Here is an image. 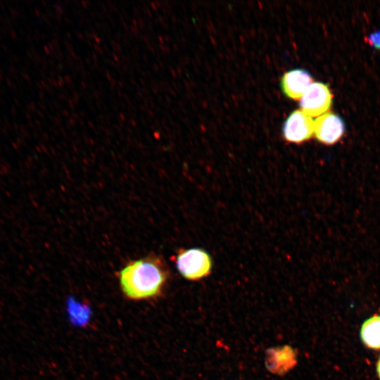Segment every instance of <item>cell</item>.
I'll use <instances>...</instances> for the list:
<instances>
[{"instance_id":"ba28073f","label":"cell","mask_w":380,"mask_h":380,"mask_svg":"<svg viewBox=\"0 0 380 380\" xmlns=\"http://www.w3.org/2000/svg\"><path fill=\"white\" fill-rule=\"evenodd\" d=\"M360 336L366 346L380 350V315H374L363 323Z\"/></svg>"},{"instance_id":"3957f363","label":"cell","mask_w":380,"mask_h":380,"mask_svg":"<svg viewBox=\"0 0 380 380\" xmlns=\"http://www.w3.org/2000/svg\"><path fill=\"white\" fill-rule=\"evenodd\" d=\"M332 102L328 86L322 82H312L300 99L301 110L310 117L325 113Z\"/></svg>"},{"instance_id":"52a82bcc","label":"cell","mask_w":380,"mask_h":380,"mask_svg":"<svg viewBox=\"0 0 380 380\" xmlns=\"http://www.w3.org/2000/svg\"><path fill=\"white\" fill-rule=\"evenodd\" d=\"M296 363V355L289 346L274 348L267 350L266 366L274 374H284Z\"/></svg>"},{"instance_id":"6da1fadb","label":"cell","mask_w":380,"mask_h":380,"mask_svg":"<svg viewBox=\"0 0 380 380\" xmlns=\"http://www.w3.org/2000/svg\"><path fill=\"white\" fill-rule=\"evenodd\" d=\"M167 278L168 272L165 263L154 255L131 261L119 272L123 294L134 300L159 296Z\"/></svg>"},{"instance_id":"30bf717a","label":"cell","mask_w":380,"mask_h":380,"mask_svg":"<svg viewBox=\"0 0 380 380\" xmlns=\"http://www.w3.org/2000/svg\"><path fill=\"white\" fill-rule=\"evenodd\" d=\"M376 370L379 375V377L380 379V357L378 360L377 365H376Z\"/></svg>"},{"instance_id":"7a4b0ae2","label":"cell","mask_w":380,"mask_h":380,"mask_svg":"<svg viewBox=\"0 0 380 380\" xmlns=\"http://www.w3.org/2000/svg\"><path fill=\"white\" fill-rule=\"evenodd\" d=\"M176 265L180 274L191 281L199 280L211 271L210 256L201 248L182 250L176 257Z\"/></svg>"},{"instance_id":"277c9868","label":"cell","mask_w":380,"mask_h":380,"mask_svg":"<svg viewBox=\"0 0 380 380\" xmlns=\"http://www.w3.org/2000/svg\"><path fill=\"white\" fill-rule=\"evenodd\" d=\"M314 134V120L302 110L293 111L284 122L283 135L292 143L300 144L310 139Z\"/></svg>"},{"instance_id":"9c48e42d","label":"cell","mask_w":380,"mask_h":380,"mask_svg":"<svg viewBox=\"0 0 380 380\" xmlns=\"http://www.w3.org/2000/svg\"><path fill=\"white\" fill-rule=\"evenodd\" d=\"M366 40L374 48L380 49V30L368 35Z\"/></svg>"},{"instance_id":"5b68a950","label":"cell","mask_w":380,"mask_h":380,"mask_svg":"<svg viewBox=\"0 0 380 380\" xmlns=\"http://www.w3.org/2000/svg\"><path fill=\"white\" fill-rule=\"evenodd\" d=\"M344 132L343 120L331 112H327L314 120V134L317 140L324 144H334L342 137Z\"/></svg>"},{"instance_id":"8992f818","label":"cell","mask_w":380,"mask_h":380,"mask_svg":"<svg viewBox=\"0 0 380 380\" xmlns=\"http://www.w3.org/2000/svg\"><path fill=\"white\" fill-rule=\"evenodd\" d=\"M312 83V76L308 71L303 69H293L283 75L281 87L289 98L299 99Z\"/></svg>"}]
</instances>
